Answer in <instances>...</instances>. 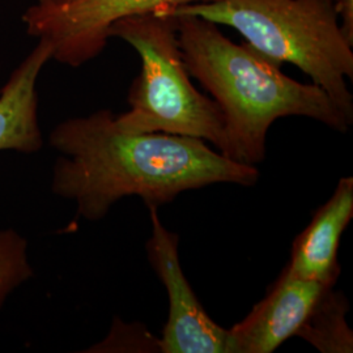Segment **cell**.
Instances as JSON below:
<instances>
[{
	"mask_svg": "<svg viewBox=\"0 0 353 353\" xmlns=\"http://www.w3.org/2000/svg\"><path fill=\"white\" fill-rule=\"evenodd\" d=\"M50 144L63 156L52 191L76 202L77 216L97 221L114 203L139 196L148 207L216 183L254 186L256 166L232 161L207 141L166 132H127L110 110L71 118L55 127Z\"/></svg>",
	"mask_w": 353,
	"mask_h": 353,
	"instance_id": "6da1fadb",
	"label": "cell"
},
{
	"mask_svg": "<svg viewBox=\"0 0 353 353\" xmlns=\"http://www.w3.org/2000/svg\"><path fill=\"white\" fill-rule=\"evenodd\" d=\"M169 17V16H168ZM182 58L220 108L232 161L256 166L265 159L267 134L285 117H305L347 132L352 122L323 89L296 81L280 65L234 43L214 23L195 16H173Z\"/></svg>",
	"mask_w": 353,
	"mask_h": 353,
	"instance_id": "7a4b0ae2",
	"label": "cell"
},
{
	"mask_svg": "<svg viewBox=\"0 0 353 353\" xmlns=\"http://www.w3.org/2000/svg\"><path fill=\"white\" fill-rule=\"evenodd\" d=\"M195 16L239 32L270 61L300 68L353 123L352 45L341 33L332 0H202L156 11Z\"/></svg>",
	"mask_w": 353,
	"mask_h": 353,
	"instance_id": "3957f363",
	"label": "cell"
},
{
	"mask_svg": "<svg viewBox=\"0 0 353 353\" xmlns=\"http://www.w3.org/2000/svg\"><path fill=\"white\" fill-rule=\"evenodd\" d=\"M110 38L123 39L140 57L139 75L128 92L130 110L114 115L127 132H166L211 143L224 154V117L217 103L191 83L173 17L157 13L114 23Z\"/></svg>",
	"mask_w": 353,
	"mask_h": 353,
	"instance_id": "277c9868",
	"label": "cell"
},
{
	"mask_svg": "<svg viewBox=\"0 0 353 353\" xmlns=\"http://www.w3.org/2000/svg\"><path fill=\"white\" fill-rule=\"evenodd\" d=\"M195 1L202 0H72L54 8L34 4L23 19L30 36L50 45L52 59L79 67L105 49L114 23Z\"/></svg>",
	"mask_w": 353,
	"mask_h": 353,
	"instance_id": "5b68a950",
	"label": "cell"
},
{
	"mask_svg": "<svg viewBox=\"0 0 353 353\" xmlns=\"http://www.w3.org/2000/svg\"><path fill=\"white\" fill-rule=\"evenodd\" d=\"M148 210L152 234L147 242V255L164 284L169 301L159 352L232 353L229 328L221 327L207 314L183 274L178 254V234L163 225L157 207Z\"/></svg>",
	"mask_w": 353,
	"mask_h": 353,
	"instance_id": "8992f818",
	"label": "cell"
},
{
	"mask_svg": "<svg viewBox=\"0 0 353 353\" xmlns=\"http://www.w3.org/2000/svg\"><path fill=\"white\" fill-rule=\"evenodd\" d=\"M335 287V285H334ZM330 288L290 274L284 267L265 297L229 328L232 353H271L296 336L321 294Z\"/></svg>",
	"mask_w": 353,
	"mask_h": 353,
	"instance_id": "52a82bcc",
	"label": "cell"
},
{
	"mask_svg": "<svg viewBox=\"0 0 353 353\" xmlns=\"http://www.w3.org/2000/svg\"><path fill=\"white\" fill-rule=\"evenodd\" d=\"M352 219L353 176H343L309 225L293 241L285 268L300 278L334 287L341 276V236Z\"/></svg>",
	"mask_w": 353,
	"mask_h": 353,
	"instance_id": "ba28073f",
	"label": "cell"
},
{
	"mask_svg": "<svg viewBox=\"0 0 353 353\" xmlns=\"http://www.w3.org/2000/svg\"><path fill=\"white\" fill-rule=\"evenodd\" d=\"M50 59V45L39 39L0 90V151L41 150L43 140L38 125L37 80Z\"/></svg>",
	"mask_w": 353,
	"mask_h": 353,
	"instance_id": "9c48e42d",
	"label": "cell"
},
{
	"mask_svg": "<svg viewBox=\"0 0 353 353\" xmlns=\"http://www.w3.org/2000/svg\"><path fill=\"white\" fill-rule=\"evenodd\" d=\"M348 312V299L341 290L330 287L321 294L296 336L319 352L352 353L353 332L347 321Z\"/></svg>",
	"mask_w": 353,
	"mask_h": 353,
	"instance_id": "30bf717a",
	"label": "cell"
},
{
	"mask_svg": "<svg viewBox=\"0 0 353 353\" xmlns=\"http://www.w3.org/2000/svg\"><path fill=\"white\" fill-rule=\"evenodd\" d=\"M11 234H12V232H1L0 233V252L4 248V245L7 243V241L10 240ZM21 242H23L21 239L16 241L12 246L7 252H4V255L7 252H11L13 248H16ZM4 255H1L0 259ZM0 272H16V274H21V275H24L26 278H29L30 274H32V270L26 265V256H24V258L14 259L12 262H8V263H6L4 265H0ZM20 281H23V280L17 278V276H13V275H0V305H1L3 299L7 296V293L12 290L13 287H16Z\"/></svg>",
	"mask_w": 353,
	"mask_h": 353,
	"instance_id": "8fae6325",
	"label": "cell"
},
{
	"mask_svg": "<svg viewBox=\"0 0 353 353\" xmlns=\"http://www.w3.org/2000/svg\"><path fill=\"white\" fill-rule=\"evenodd\" d=\"M343 36L353 46V0H332Z\"/></svg>",
	"mask_w": 353,
	"mask_h": 353,
	"instance_id": "7c38bea8",
	"label": "cell"
},
{
	"mask_svg": "<svg viewBox=\"0 0 353 353\" xmlns=\"http://www.w3.org/2000/svg\"><path fill=\"white\" fill-rule=\"evenodd\" d=\"M72 0H37V6L45 7V8H54V7H61L64 4L71 3Z\"/></svg>",
	"mask_w": 353,
	"mask_h": 353,
	"instance_id": "4fadbf2b",
	"label": "cell"
}]
</instances>
